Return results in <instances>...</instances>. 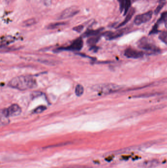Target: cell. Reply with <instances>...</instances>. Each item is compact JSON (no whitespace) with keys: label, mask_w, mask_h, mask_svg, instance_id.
I'll return each mask as SVG.
<instances>
[{"label":"cell","mask_w":167,"mask_h":168,"mask_svg":"<svg viewBox=\"0 0 167 168\" xmlns=\"http://www.w3.org/2000/svg\"><path fill=\"white\" fill-rule=\"evenodd\" d=\"M8 85L12 88L21 91L34 89L37 86L36 80L33 77L29 76L14 77L9 81Z\"/></svg>","instance_id":"cell-1"},{"label":"cell","mask_w":167,"mask_h":168,"mask_svg":"<svg viewBox=\"0 0 167 168\" xmlns=\"http://www.w3.org/2000/svg\"><path fill=\"white\" fill-rule=\"evenodd\" d=\"M122 89V86L114 84H102L95 85L92 87L94 91L100 94H108L119 91Z\"/></svg>","instance_id":"cell-2"},{"label":"cell","mask_w":167,"mask_h":168,"mask_svg":"<svg viewBox=\"0 0 167 168\" xmlns=\"http://www.w3.org/2000/svg\"><path fill=\"white\" fill-rule=\"evenodd\" d=\"M138 46L140 48L145 50L147 53H156L159 52V49L153 43L149 41L146 38H142L139 41Z\"/></svg>","instance_id":"cell-3"},{"label":"cell","mask_w":167,"mask_h":168,"mask_svg":"<svg viewBox=\"0 0 167 168\" xmlns=\"http://www.w3.org/2000/svg\"><path fill=\"white\" fill-rule=\"evenodd\" d=\"M22 112V110L18 105L13 104L8 108L4 109L1 111V114L6 117H9L18 116Z\"/></svg>","instance_id":"cell-4"},{"label":"cell","mask_w":167,"mask_h":168,"mask_svg":"<svg viewBox=\"0 0 167 168\" xmlns=\"http://www.w3.org/2000/svg\"><path fill=\"white\" fill-rule=\"evenodd\" d=\"M79 8L76 6H72L67 8L61 12L58 17V19L62 20L69 18L79 13Z\"/></svg>","instance_id":"cell-5"},{"label":"cell","mask_w":167,"mask_h":168,"mask_svg":"<svg viewBox=\"0 0 167 168\" xmlns=\"http://www.w3.org/2000/svg\"><path fill=\"white\" fill-rule=\"evenodd\" d=\"M153 15V12L149 11L141 15H138L135 17L134 23L136 25H140L142 24L145 23L152 19Z\"/></svg>","instance_id":"cell-6"},{"label":"cell","mask_w":167,"mask_h":168,"mask_svg":"<svg viewBox=\"0 0 167 168\" xmlns=\"http://www.w3.org/2000/svg\"><path fill=\"white\" fill-rule=\"evenodd\" d=\"M83 41L82 38H78L75 39L68 47L60 49L61 50H70V51H79L82 49L83 47Z\"/></svg>","instance_id":"cell-7"},{"label":"cell","mask_w":167,"mask_h":168,"mask_svg":"<svg viewBox=\"0 0 167 168\" xmlns=\"http://www.w3.org/2000/svg\"><path fill=\"white\" fill-rule=\"evenodd\" d=\"M124 55L128 58L139 59L142 57L144 52L133 48H127L124 51Z\"/></svg>","instance_id":"cell-8"},{"label":"cell","mask_w":167,"mask_h":168,"mask_svg":"<svg viewBox=\"0 0 167 168\" xmlns=\"http://www.w3.org/2000/svg\"><path fill=\"white\" fill-rule=\"evenodd\" d=\"M119 2L120 12H124V15H126L130 11L131 6L130 0H118Z\"/></svg>","instance_id":"cell-9"},{"label":"cell","mask_w":167,"mask_h":168,"mask_svg":"<svg viewBox=\"0 0 167 168\" xmlns=\"http://www.w3.org/2000/svg\"><path fill=\"white\" fill-rule=\"evenodd\" d=\"M123 35V31H122V30H119L114 32L107 31L104 34V37L108 40L116 39L117 38L121 37Z\"/></svg>","instance_id":"cell-10"},{"label":"cell","mask_w":167,"mask_h":168,"mask_svg":"<svg viewBox=\"0 0 167 168\" xmlns=\"http://www.w3.org/2000/svg\"><path fill=\"white\" fill-rule=\"evenodd\" d=\"M159 162L157 159H152L150 160L146 161L141 164L144 168H154L158 166Z\"/></svg>","instance_id":"cell-11"},{"label":"cell","mask_w":167,"mask_h":168,"mask_svg":"<svg viewBox=\"0 0 167 168\" xmlns=\"http://www.w3.org/2000/svg\"><path fill=\"white\" fill-rule=\"evenodd\" d=\"M103 30V28L97 29V30H88L87 31H86L84 34L82 35V37L83 38H86V37H94L98 35L101 33Z\"/></svg>","instance_id":"cell-12"},{"label":"cell","mask_w":167,"mask_h":168,"mask_svg":"<svg viewBox=\"0 0 167 168\" xmlns=\"http://www.w3.org/2000/svg\"><path fill=\"white\" fill-rule=\"evenodd\" d=\"M135 12V9L133 8L130 9V11L127 13V15L125 18V19L124 20V21L122 22V23H120L119 25L117 27V28L123 26L124 25H126V24L132 18V16H133Z\"/></svg>","instance_id":"cell-13"},{"label":"cell","mask_w":167,"mask_h":168,"mask_svg":"<svg viewBox=\"0 0 167 168\" xmlns=\"http://www.w3.org/2000/svg\"><path fill=\"white\" fill-rule=\"evenodd\" d=\"M15 41L14 38L11 36L4 37L1 38V47L3 46L7 45Z\"/></svg>","instance_id":"cell-14"},{"label":"cell","mask_w":167,"mask_h":168,"mask_svg":"<svg viewBox=\"0 0 167 168\" xmlns=\"http://www.w3.org/2000/svg\"><path fill=\"white\" fill-rule=\"evenodd\" d=\"M67 23L65 22H59L53 23H51L47 26V28L49 30H54V29H57L58 28L65 26Z\"/></svg>","instance_id":"cell-15"},{"label":"cell","mask_w":167,"mask_h":168,"mask_svg":"<svg viewBox=\"0 0 167 168\" xmlns=\"http://www.w3.org/2000/svg\"><path fill=\"white\" fill-rule=\"evenodd\" d=\"M37 23V21L36 19L32 18L24 21L22 24L24 27H30L34 25Z\"/></svg>","instance_id":"cell-16"},{"label":"cell","mask_w":167,"mask_h":168,"mask_svg":"<svg viewBox=\"0 0 167 168\" xmlns=\"http://www.w3.org/2000/svg\"><path fill=\"white\" fill-rule=\"evenodd\" d=\"M83 93H84V88L83 86L79 84L77 85L75 89V94L76 96L80 97L83 94Z\"/></svg>","instance_id":"cell-17"},{"label":"cell","mask_w":167,"mask_h":168,"mask_svg":"<svg viewBox=\"0 0 167 168\" xmlns=\"http://www.w3.org/2000/svg\"><path fill=\"white\" fill-rule=\"evenodd\" d=\"M100 38V36H98V35L91 37V38H90L88 39L87 43L89 45H94L98 41Z\"/></svg>","instance_id":"cell-18"},{"label":"cell","mask_w":167,"mask_h":168,"mask_svg":"<svg viewBox=\"0 0 167 168\" xmlns=\"http://www.w3.org/2000/svg\"><path fill=\"white\" fill-rule=\"evenodd\" d=\"M159 38L161 41L163 42L167 45V31H163L160 34Z\"/></svg>","instance_id":"cell-19"},{"label":"cell","mask_w":167,"mask_h":168,"mask_svg":"<svg viewBox=\"0 0 167 168\" xmlns=\"http://www.w3.org/2000/svg\"><path fill=\"white\" fill-rule=\"evenodd\" d=\"M47 109V107L45 106H40L39 107L34 110V113L35 114L41 113Z\"/></svg>","instance_id":"cell-20"},{"label":"cell","mask_w":167,"mask_h":168,"mask_svg":"<svg viewBox=\"0 0 167 168\" xmlns=\"http://www.w3.org/2000/svg\"><path fill=\"white\" fill-rule=\"evenodd\" d=\"M8 117H6L5 116L1 114V125H5L8 123Z\"/></svg>","instance_id":"cell-21"},{"label":"cell","mask_w":167,"mask_h":168,"mask_svg":"<svg viewBox=\"0 0 167 168\" xmlns=\"http://www.w3.org/2000/svg\"><path fill=\"white\" fill-rule=\"evenodd\" d=\"M165 4V3H160V4L158 5V7H157L156 8V10H155V12H154V13L156 15H157L159 12L162 9V8H163Z\"/></svg>","instance_id":"cell-22"},{"label":"cell","mask_w":167,"mask_h":168,"mask_svg":"<svg viewBox=\"0 0 167 168\" xmlns=\"http://www.w3.org/2000/svg\"><path fill=\"white\" fill-rule=\"evenodd\" d=\"M83 29H84V26L83 25H81L73 28V30L78 33H80V32H82Z\"/></svg>","instance_id":"cell-23"},{"label":"cell","mask_w":167,"mask_h":168,"mask_svg":"<svg viewBox=\"0 0 167 168\" xmlns=\"http://www.w3.org/2000/svg\"><path fill=\"white\" fill-rule=\"evenodd\" d=\"M51 3V0H44V4L46 6H49V5H50Z\"/></svg>","instance_id":"cell-24"},{"label":"cell","mask_w":167,"mask_h":168,"mask_svg":"<svg viewBox=\"0 0 167 168\" xmlns=\"http://www.w3.org/2000/svg\"><path fill=\"white\" fill-rule=\"evenodd\" d=\"M14 1V0H5V2L6 4H8V5H9V4L12 3Z\"/></svg>","instance_id":"cell-25"},{"label":"cell","mask_w":167,"mask_h":168,"mask_svg":"<svg viewBox=\"0 0 167 168\" xmlns=\"http://www.w3.org/2000/svg\"><path fill=\"white\" fill-rule=\"evenodd\" d=\"M35 1L37 2V3H40V2H41L42 1H43V0H35Z\"/></svg>","instance_id":"cell-26"},{"label":"cell","mask_w":167,"mask_h":168,"mask_svg":"<svg viewBox=\"0 0 167 168\" xmlns=\"http://www.w3.org/2000/svg\"><path fill=\"white\" fill-rule=\"evenodd\" d=\"M82 168V167H80H80H77V168H76V167H74V168Z\"/></svg>","instance_id":"cell-27"},{"label":"cell","mask_w":167,"mask_h":168,"mask_svg":"<svg viewBox=\"0 0 167 168\" xmlns=\"http://www.w3.org/2000/svg\"><path fill=\"white\" fill-rule=\"evenodd\" d=\"M137 1V0H133V1Z\"/></svg>","instance_id":"cell-28"},{"label":"cell","mask_w":167,"mask_h":168,"mask_svg":"<svg viewBox=\"0 0 167 168\" xmlns=\"http://www.w3.org/2000/svg\"><path fill=\"white\" fill-rule=\"evenodd\" d=\"M164 1V0H160V1Z\"/></svg>","instance_id":"cell-29"}]
</instances>
